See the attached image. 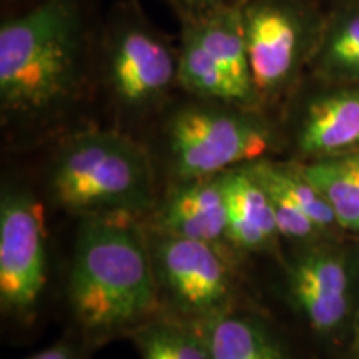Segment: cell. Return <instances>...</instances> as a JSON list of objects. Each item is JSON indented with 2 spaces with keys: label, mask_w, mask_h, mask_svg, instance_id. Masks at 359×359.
<instances>
[{
  "label": "cell",
  "mask_w": 359,
  "mask_h": 359,
  "mask_svg": "<svg viewBox=\"0 0 359 359\" xmlns=\"http://www.w3.org/2000/svg\"><path fill=\"white\" fill-rule=\"evenodd\" d=\"M354 268L348 255L316 245L302 251L288 266L286 286L294 308L321 334L341 330L353 314Z\"/></svg>",
  "instance_id": "8"
},
{
  "label": "cell",
  "mask_w": 359,
  "mask_h": 359,
  "mask_svg": "<svg viewBox=\"0 0 359 359\" xmlns=\"http://www.w3.org/2000/svg\"><path fill=\"white\" fill-rule=\"evenodd\" d=\"M178 82L195 95L224 105H248L226 72L210 55L196 35L190 20L185 22L182 34V50L178 57Z\"/></svg>",
  "instance_id": "16"
},
{
  "label": "cell",
  "mask_w": 359,
  "mask_h": 359,
  "mask_svg": "<svg viewBox=\"0 0 359 359\" xmlns=\"http://www.w3.org/2000/svg\"><path fill=\"white\" fill-rule=\"evenodd\" d=\"M167 138L173 172L185 182L263 158L273 135L262 116L248 110L187 107L170 118Z\"/></svg>",
  "instance_id": "4"
},
{
  "label": "cell",
  "mask_w": 359,
  "mask_h": 359,
  "mask_svg": "<svg viewBox=\"0 0 359 359\" xmlns=\"http://www.w3.org/2000/svg\"><path fill=\"white\" fill-rule=\"evenodd\" d=\"M228 243L245 251H275L281 233L271 200L248 165L222 173Z\"/></svg>",
  "instance_id": "12"
},
{
  "label": "cell",
  "mask_w": 359,
  "mask_h": 359,
  "mask_svg": "<svg viewBox=\"0 0 359 359\" xmlns=\"http://www.w3.org/2000/svg\"><path fill=\"white\" fill-rule=\"evenodd\" d=\"M142 359H212L191 326L172 321H151L133 331Z\"/></svg>",
  "instance_id": "18"
},
{
  "label": "cell",
  "mask_w": 359,
  "mask_h": 359,
  "mask_svg": "<svg viewBox=\"0 0 359 359\" xmlns=\"http://www.w3.org/2000/svg\"><path fill=\"white\" fill-rule=\"evenodd\" d=\"M298 148L308 158H326L359 148V85H343L314 97L302 115Z\"/></svg>",
  "instance_id": "11"
},
{
  "label": "cell",
  "mask_w": 359,
  "mask_h": 359,
  "mask_svg": "<svg viewBox=\"0 0 359 359\" xmlns=\"http://www.w3.org/2000/svg\"><path fill=\"white\" fill-rule=\"evenodd\" d=\"M154 170L125 135L85 132L62 148L50 172L58 206L83 218L130 217L154 205Z\"/></svg>",
  "instance_id": "3"
},
{
  "label": "cell",
  "mask_w": 359,
  "mask_h": 359,
  "mask_svg": "<svg viewBox=\"0 0 359 359\" xmlns=\"http://www.w3.org/2000/svg\"><path fill=\"white\" fill-rule=\"evenodd\" d=\"M178 2L190 12V15H200L222 4H226V0H178Z\"/></svg>",
  "instance_id": "20"
},
{
  "label": "cell",
  "mask_w": 359,
  "mask_h": 359,
  "mask_svg": "<svg viewBox=\"0 0 359 359\" xmlns=\"http://www.w3.org/2000/svg\"><path fill=\"white\" fill-rule=\"evenodd\" d=\"M150 251L158 285L180 311L198 320L228 308L233 278L219 246L156 233Z\"/></svg>",
  "instance_id": "6"
},
{
  "label": "cell",
  "mask_w": 359,
  "mask_h": 359,
  "mask_svg": "<svg viewBox=\"0 0 359 359\" xmlns=\"http://www.w3.org/2000/svg\"><path fill=\"white\" fill-rule=\"evenodd\" d=\"M158 286L150 246L132 218H85L69 276L70 308L85 333L138 325L155 311Z\"/></svg>",
  "instance_id": "1"
},
{
  "label": "cell",
  "mask_w": 359,
  "mask_h": 359,
  "mask_svg": "<svg viewBox=\"0 0 359 359\" xmlns=\"http://www.w3.org/2000/svg\"><path fill=\"white\" fill-rule=\"evenodd\" d=\"M80 12L74 0H45L0 29V105L37 116L74 95L80 72Z\"/></svg>",
  "instance_id": "2"
},
{
  "label": "cell",
  "mask_w": 359,
  "mask_h": 359,
  "mask_svg": "<svg viewBox=\"0 0 359 359\" xmlns=\"http://www.w3.org/2000/svg\"><path fill=\"white\" fill-rule=\"evenodd\" d=\"M156 233L205 243L228 241L222 175L180 182L155 215Z\"/></svg>",
  "instance_id": "10"
},
{
  "label": "cell",
  "mask_w": 359,
  "mask_h": 359,
  "mask_svg": "<svg viewBox=\"0 0 359 359\" xmlns=\"http://www.w3.org/2000/svg\"><path fill=\"white\" fill-rule=\"evenodd\" d=\"M47 285L43 206L30 193L6 188L0 198V306L29 318Z\"/></svg>",
  "instance_id": "5"
},
{
  "label": "cell",
  "mask_w": 359,
  "mask_h": 359,
  "mask_svg": "<svg viewBox=\"0 0 359 359\" xmlns=\"http://www.w3.org/2000/svg\"><path fill=\"white\" fill-rule=\"evenodd\" d=\"M298 167L333 208L341 230L359 233V148Z\"/></svg>",
  "instance_id": "15"
},
{
  "label": "cell",
  "mask_w": 359,
  "mask_h": 359,
  "mask_svg": "<svg viewBox=\"0 0 359 359\" xmlns=\"http://www.w3.org/2000/svg\"><path fill=\"white\" fill-rule=\"evenodd\" d=\"M354 349L359 358V311L356 314V320H354Z\"/></svg>",
  "instance_id": "21"
},
{
  "label": "cell",
  "mask_w": 359,
  "mask_h": 359,
  "mask_svg": "<svg viewBox=\"0 0 359 359\" xmlns=\"http://www.w3.org/2000/svg\"><path fill=\"white\" fill-rule=\"evenodd\" d=\"M196 35L219 67L236 85L246 103L255 102L257 90L251 77L248 43H246L243 6L222 4L212 11L190 15Z\"/></svg>",
  "instance_id": "13"
},
{
  "label": "cell",
  "mask_w": 359,
  "mask_h": 359,
  "mask_svg": "<svg viewBox=\"0 0 359 359\" xmlns=\"http://www.w3.org/2000/svg\"><path fill=\"white\" fill-rule=\"evenodd\" d=\"M212 359H291L268 327L228 309L193 320Z\"/></svg>",
  "instance_id": "14"
},
{
  "label": "cell",
  "mask_w": 359,
  "mask_h": 359,
  "mask_svg": "<svg viewBox=\"0 0 359 359\" xmlns=\"http://www.w3.org/2000/svg\"><path fill=\"white\" fill-rule=\"evenodd\" d=\"M316 70L333 83L359 85V12L327 27L316 52Z\"/></svg>",
  "instance_id": "17"
},
{
  "label": "cell",
  "mask_w": 359,
  "mask_h": 359,
  "mask_svg": "<svg viewBox=\"0 0 359 359\" xmlns=\"http://www.w3.org/2000/svg\"><path fill=\"white\" fill-rule=\"evenodd\" d=\"M243 20L257 95H273L290 83L311 40L308 13L293 0H250Z\"/></svg>",
  "instance_id": "7"
},
{
  "label": "cell",
  "mask_w": 359,
  "mask_h": 359,
  "mask_svg": "<svg viewBox=\"0 0 359 359\" xmlns=\"http://www.w3.org/2000/svg\"><path fill=\"white\" fill-rule=\"evenodd\" d=\"M178 74V60L163 40L142 25L115 35L109 57L110 85L120 102L142 107L167 92Z\"/></svg>",
  "instance_id": "9"
},
{
  "label": "cell",
  "mask_w": 359,
  "mask_h": 359,
  "mask_svg": "<svg viewBox=\"0 0 359 359\" xmlns=\"http://www.w3.org/2000/svg\"><path fill=\"white\" fill-rule=\"evenodd\" d=\"M27 359H79V353L72 344L65 343V341H58V343L32 354Z\"/></svg>",
  "instance_id": "19"
}]
</instances>
